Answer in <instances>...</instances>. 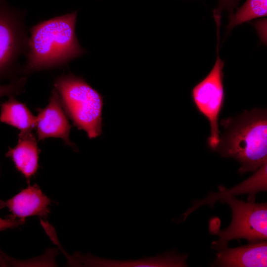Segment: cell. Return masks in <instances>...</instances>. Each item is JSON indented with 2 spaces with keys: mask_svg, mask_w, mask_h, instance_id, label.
<instances>
[{
  "mask_svg": "<svg viewBox=\"0 0 267 267\" xmlns=\"http://www.w3.org/2000/svg\"><path fill=\"white\" fill-rule=\"evenodd\" d=\"M212 266L259 267L267 266L266 240L249 242L234 248L227 247L218 251Z\"/></svg>",
  "mask_w": 267,
  "mask_h": 267,
  "instance_id": "cell-10",
  "label": "cell"
},
{
  "mask_svg": "<svg viewBox=\"0 0 267 267\" xmlns=\"http://www.w3.org/2000/svg\"><path fill=\"white\" fill-rule=\"evenodd\" d=\"M27 82V77L23 76L5 85L0 84V98L4 96L17 95L23 92Z\"/></svg>",
  "mask_w": 267,
  "mask_h": 267,
  "instance_id": "cell-15",
  "label": "cell"
},
{
  "mask_svg": "<svg viewBox=\"0 0 267 267\" xmlns=\"http://www.w3.org/2000/svg\"><path fill=\"white\" fill-rule=\"evenodd\" d=\"M267 163L255 171L250 178L230 189L219 186L220 191L217 193H210L204 199L193 202V206L183 214L184 221L187 217L198 208L203 205L213 206L218 200H221L227 197L235 195L247 194L249 195L248 201H254L257 193L267 191Z\"/></svg>",
  "mask_w": 267,
  "mask_h": 267,
  "instance_id": "cell-11",
  "label": "cell"
},
{
  "mask_svg": "<svg viewBox=\"0 0 267 267\" xmlns=\"http://www.w3.org/2000/svg\"><path fill=\"white\" fill-rule=\"evenodd\" d=\"M77 12L41 21L30 30L23 76L44 70L62 68L86 52L77 38Z\"/></svg>",
  "mask_w": 267,
  "mask_h": 267,
  "instance_id": "cell-1",
  "label": "cell"
},
{
  "mask_svg": "<svg viewBox=\"0 0 267 267\" xmlns=\"http://www.w3.org/2000/svg\"><path fill=\"white\" fill-rule=\"evenodd\" d=\"M8 97V100L0 105V121L17 128L20 133L32 132L35 128L36 116L14 95Z\"/></svg>",
  "mask_w": 267,
  "mask_h": 267,
  "instance_id": "cell-13",
  "label": "cell"
},
{
  "mask_svg": "<svg viewBox=\"0 0 267 267\" xmlns=\"http://www.w3.org/2000/svg\"><path fill=\"white\" fill-rule=\"evenodd\" d=\"M217 38L215 63L209 74L191 91L195 108L209 123L210 135L208 138V145L213 151L216 150L220 141L219 119L225 98L223 83L224 62L219 54V33H217Z\"/></svg>",
  "mask_w": 267,
  "mask_h": 267,
  "instance_id": "cell-6",
  "label": "cell"
},
{
  "mask_svg": "<svg viewBox=\"0 0 267 267\" xmlns=\"http://www.w3.org/2000/svg\"><path fill=\"white\" fill-rule=\"evenodd\" d=\"M53 86L74 125L86 132L90 139L99 136L103 126V100L101 94L83 78L72 73L56 77Z\"/></svg>",
  "mask_w": 267,
  "mask_h": 267,
  "instance_id": "cell-3",
  "label": "cell"
},
{
  "mask_svg": "<svg viewBox=\"0 0 267 267\" xmlns=\"http://www.w3.org/2000/svg\"><path fill=\"white\" fill-rule=\"evenodd\" d=\"M25 221L10 218L3 219L0 218V230L15 227L24 223Z\"/></svg>",
  "mask_w": 267,
  "mask_h": 267,
  "instance_id": "cell-17",
  "label": "cell"
},
{
  "mask_svg": "<svg viewBox=\"0 0 267 267\" xmlns=\"http://www.w3.org/2000/svg\"><path fill=\"white\" fill-rule=\"evenodd\" d=\"M267 15V0H246L235 12L230 14L227 32L235 26Z\"/></svg>",
  "mask_w": 267,
  "mask_h": 267,
  "instance_id": "cell-14",
  "label": "cell"
},
{
  "mask_svg": "<svg viewBox=\"0 0 267 267\" xmlns=\"http://www.w3.org/2000/svg\"><path fill=\"white\" fill-rule=\"evenodd\" d=\"M226 203L232 211V221L229 226L220 230L210 224L211 234L219 236L212 243V248L218 251L227 246L233 239H245L249 242L267 240V203L245 202L230 196L221 200Z\"/></svg>",
  "mask_w": 267,
  "mask_h": 267,
  "instance_id": "cell-4",
  "label": "cell"
},
{
  "mask_svg": "<svg viewBox=\"0 0 267 267\" xmlns=\"http://www.w3.org/2000/svg\"><path fill=\"white\" fill-rule=\"evenodd\" d=\"M26 11L0 0V83L18 78L19 62L28 49L24 19Z\"/></svg>",
  "mask_w": 267,
  "mask_h": 267,
  "instance_id": "cell-5",
  "label": "cell"
},
{
  "mask_svg": "<svg viewBox=\"0 0 267 267\" xmlns=\"http://www.w3.org/2000/svg\"><path fill=\"white\" fill-rule=\"evenodd\" d=\"M76 261L74 266L98 267H187V256L180 254L176 250L168 251L155 257L144 258L136 260H115L100 258L91 254H75Z\"/></svg>",
  "mask_w": 267,
  "mask_h": 267,
  "instance_id": "cell-8",
  "label": "cell"
},
{
  "mask_svg": "<svg viewBox=\"0 0 267 267\" xmlns=\"http://www.w3.org/2000/svg\"><path fill=\"white\" fill-rule=\"evenodd\" d=\"M224 129L215 151L241 164L238 172H255L267 163V113L255 108L234 117L222 119Z\"/></svg>",
  "mask_w": 267,
  "mask_h": 267,
  "instance_id": "cell-2",
  "label": "cell"
},
{
  "mask_svg": "<svg viewBox=\"0 0 267 267\" xmlns=\"http://www.w3.org/2000/svg\"><path fill=\"white\" fill-rule=\"evenodd\" d=\"M51 201L36 184L28 186L6 201L0 200V209L6 207L12 218L25 221V218L38 216L45 218L49 213Z\"/></svg>",
  "mask_w": 267,
  "mask_h": 267,
  "instance_id": "cell-9",
  "label": "cell"
},
{
  "mask_svg": "<svg viewBox=\"0 0 267 267\" xmlns=\"http://www.w3.org/2000/svg\"><path fill=\"white\" fill-rule=\"evenodd\" d=\"M35 128L39 140L48 137L60 138L65 144L77 151V146L70 139L71 128L56 89L53 87L49 102L44 108L37 109Z\"/></svg>",
  "mask_w": 267,
  "mask_h": 267,
  "instance_id": "cell-7",
  "label": "cell"
},
{
  "mask_svg": "<svg viewBox=\"0 0 267 267\" xmlns=\"http://www.w3.org/2000/svg\"><path fill=\"white\" fill-rule=\"evenodd\" d=\"M218 6L213 11L214 14L221 15L223 10H227L230 14L233 12V9L236 7L239 0H218Z\"/></svg>",
  "mask_w": 267,
  "mask_h": 267,
  "instance_id": "cell-16",
  "label": "cell"
},
{
  "mask_svg": "<svg viewBox=\"0 0 267 267\" xmlns=\"http://www.w3.org/2000/svg\"><path fill=\"white\" fill-rule=\"evenodd\" d=\"M40 152L36 137L30 132L19 133L17 144L14 148L9 147L5 156L12 159L29 183L38 169Z\"/></svg>",
  "mask_w": 267,
  "mask_h": 267,
  "instance_id": "cell-12",
  "label": "cell"
}]
</instances>
